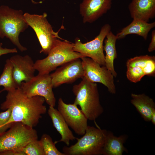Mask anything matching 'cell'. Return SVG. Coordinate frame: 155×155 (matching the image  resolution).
I'll use <instances>...</instances> for the list:
<instances>
[{
  "instance_id": "4fadbf2b",
  "label": "cell",
  "mask_w": 155,
  "mask_h": 155,
  "mask_svg": "<svg viewBox=\"0 0 155 155\" xmlns=\"http://www.w3.org/2000/svg\"><path fill=\"white\" fill-rule=\"evenodd\" d=\"M80 58L68 62L57 68L50 74L53 88L64 84L73 82L84 77V72Z\"/></svg>"
},
{
  "instance_id": "52a82bcc",
  "label": "cell",
  "mask_w": 155,
  "mask_h": 155,
  "mask_svg": "<svg viewBox=\"0 0 155 155\" xmlns=\"http://www.w3.org/2000/svg\"><path fill=\"white\" fill-rule=\"evenodd\" d=\"M24 19L35 32L41 47L40 53L48 55L55 45L58 38L63 39L55 32L47 19L46 12L42 15L32 14L26 13Z\"/></svg>"
},
{
  "instance_id": "7c38bea8",
  "label": "cell",
  "mask_w": 155,
  "mask_h": 155,
  "mask_svg": "<svg viewBox=\"0 0 155 155\" xmlns=\"http://www.w3.org/2000/svg\"><path fill=\"white\" fill-rule=\"evenodd\" d=\"M58 110L69 127L77 134L83 135L88 126V119L77 106L65 103L61 98L58 100Z\"/></svg>"
},
{
  "instance_id": "e0dca14e",
  "label": "cell",
  "mask_w": 155,
  "mask_h": 155,
  "mask_svg": "<svg viewBox=\"0 0 155 155\" xmlns=\"http://www.w3.org/2000/svg\"><path fill=\"white\" fill-rule=\"evenodd\" d=\"M48 114L51 118L53 125L60 133L61 138L60 140L56 141L55 144L63 142L67 146H69L70 141H73L76 139L72 132L69 127L63 116L54 107L49 106L48 111Z\"/></svg>"
},
{
  "instance_id": "9c48e42d",
  "label": "cell",
  "mask_w": 155,
  "mask_h": 155,
  "mask_svg": "<svg viewBox=\"0 0 155 155\" xmlns=\"http://www.w3.org/2000/svg\"><path fill=\"white\" fill-rule=\"evenodd\" d=\"M111 27L108 24L104 25L101 28L99 34L92 40L82 43L78 37L75 39L73 49L85 57H89L101 66L105 65V55L104 53V41Z\"/></svg>"
},
{
  "instance_id": "277c9868",
  "label": "cell",
  "mask_w": 155,
  "mask_h": 155,
  "mask_svg": "<svg viewBox=\"0 0 155 155\" xmlns=\"http://www.w3.org/2000/svg\"><path fill=\"white\" fill-rule=\"evenodd\" d=\"M29 26L26 22L22 10H15L6 5L0 7V32L1 38L6 37L21 52L27 50L20 43V34Z\"/></svg>"
},
{
  "instance_id": "83f0119b",
  "label": "cell",
  "mask_w": 155,
  "mask_h": 155,
  "mask_svg": "<svg viewBox=\"0 0 155 155\" xmlns=\"http://www.w3.org/2000/svg\"><path fill=\"white\" fill-rule=\"evenodd\" d=\"M1 155H25L23 151H9L5 152Z\"/></svg>"
},
{
  "instance_id": "ac0fdd59",
  "label": "cell",
  "mask_w": 155,
  "mask_h": 155,
  "mask_svg": "<svg viewBox=\"0 0 155 155\" xmlns=\"http://www.w3.org/2000/svg\"><path fill=\"white\" fill-rule=\"evenodd\" d=\"M131 97V103L144 120L150 122L152 115L155 111V103L153 99L144 94L132 93Z\"/></svg>"
},
{
  "instance_id": "4316f807",
  "label": "cell",
  "mask_w": 155,
  "mask_h": 155,
  "mask_svg": "<svg viewBox=\"0 0 155 155\" xmlns=\"http://www.w3.org/2000/svg\"><path fill=\"white\" fill-rule=\"evenodd\" d=\"M151 40L148 49V51L152 52L155 50V30H153L152 33Z\"/></svg>"
},
{
  "instance_id": "f546056e",
  "label": "cell",
  "mask_w": 155,
  "mask_h": 155,
  "mask_svg": "<svg viewBox=\"0 0 155 155\" xmlns=\"http://www.w3.org/2000/svg\"><path fill=\"white\" fill-rule=\"evenodd\" d=\"M1 38V34L0 32V38Z\"/></svg>"
},
{
  "instance_id": "5bb4252c",
  "label": "cell",
  "mask_w": 155,
  "mask_h": 155,
  "mask_svg": "<svg viewBox=\"0 0 155 155\" xmlns=\"http://www.w3.org/2000/svg\"><path fill=\"white\" fill-rule=\"evenodd\" d=\"M9 59L13 65V77L17 88L20 87L22 82H28L34 76V62L29 55H16Z\"/></svg>"
},
{
  "instance_id": "2e32d148",
  "label": "cell",
  "mask_w": 155,
  "mask_h": 155,
  "mask_svg": "<svg viewBox=\"0 0 155 155\" xmlns=\"http://www.w3.org/2000/svg\"><path fill=\"white\" fill-rule=\"evenodd\" d=\"M128 8L133 19L148 22L155 17V0H132Z\"/></svg>"
},
{
  "instance_id": "603a6c76",
  "label": "cell",
  "mask_w": 155,
  "mask_h": 155,
  "mask_svg": "<svg viewBox=\"0 0 155 155\" xmlns=\"http://www.w3.org/2000/svg\"><path fill=\"white\" fill-rule=\"evenodd\" d=\"M45 155H65L59 151L55 146L51 137L46 134H44L40 140Z\"/></svg>"
},
{
  "instance_id": "7a4b0ae2",
  "label": "cell",
  "mask_w": 155,
  "mask_h": 155,
  "mask_svg": "<svg viewBox=\"0 0 155 155\" xmlns=\"http://www.w3.org/2000/svg\"><path fill=\"white\" fill-rule=\"evenodd\" d=\"M77 84L74 85L73 92L75 96L74 104L79 105L88 120L95 121L104 112L101 105L97 85L85 77Z\"/></svg>"
},
{
  "instance_id": "5b68a950",
  "label": "cell",
  "mask_w": 155,
  "mask_h": 155,
  "mask_svg": "<svg viewBox=\"0 0 155 155\" xmlns=\"http://www.w3.org/2000/svg\"><path fill=\"white\" fill-rule=\"evenodd\" d=\"M60 39H58L55 45L46 58L38 59L34 62L35 68L38 73L49 74L59 66L84 57L73 50V43Z\"/></svg>"
},
{
  "instance_id": "484cf974",
  "label": "cell",
  "mask_w": 155,
  "mask_h": 155,
  "mask_svg": "<svg viewBox=\"0 0 155 155\" xmlns=\"http://www.w3.org/2000/svg\"><path fill=\"white\" fill-rule=\"evenodd\" d=\"M3 44L0 43V57L2 55L10 53H15L18 52L16 48L8 49L2 47Z\"/></svg>"
},
{
  "instance_id": "ba28073f",
  "label": "cell",
  "mask_w": 155,
  "mask_h": 155,
  "mask_svg": "<svg viewBox=\"0 0 155 155\" xmlns=\"http://www.w3.org/2000/svg\"><path fill=\"white\" fill-rule=\"evenodd\" d=\"M20 88L28 97L42 96L49 106H55L56 100L49 74L38 73L29 81L22 82Z\"/></svg>"
},
{
  "instance_id": "3957f363",
  "label": "cell",
  "mask_w": 155,
  "mask_h": 155,
  "mask_svg": "<svg viewBox=\"0 0 155 155\" xmlns=\"http://www.w3.org/2000/svg\"><path fill=\"white\" fill-rule=\"evenodd\" d=\"M108 131L99 127L88 125L85 133L77 142L62 149L65 155H102Z\"/></svg>"
},
{
  "instance_id": "8992f818",
  "label": "cell",
  "mask_w": 155,
  "mask_h": 155,
  "mask_svg": "<svg viewBox=\"0 0 155 155\" xmlns=\"http://www.w3.org/2000/svg\"><path fill=\"white\" fill-rule=\"evenodd\" d=\"M37 139L33 128L21 122L12 123L7 131L0 133V155L9 151H22L28 143Z\"/></svg>"
},
{
  "instance_id": "9a60e30c",
  "label": "cell",
  "mask_w": 155,
  "mask_h": 155,
  "mask_svg": "<svg viewBox=\"0 0 155 155\" xmlns=\"http://www.w3.org/2000/svg\"><path fill=\"white\" fill-rule=\"evenodd\" d=\"M112 0H83L80 12L84 23L94 22L111 8Z\"/></svg>"
},
{
  "instance_id": "d6986e66",
  "label": "cell",
  "mask_w": 155,
  "mask_h": 155,
  "mask_svg": "<svg viewBox=\"0 0 155 155\" xmlns=\"http://www.w3.org/2000/svg\"><path fill=\"white\" fill-rule=\"evenodd\" d=\"M155 26V22L149 23L138 19H133L129 25L123 28L116 35L117 40L124 38L130 34H135L146 40L150 30Z\"/></svg>"
},
{
  "instance_id": "7402d4cb",
  "label": "cell",
  "mask_w": 155,
  "mask_h": 155,
  "mask_svg": "<svg viewBox=\"0 0 155 155\" xmlns=\"http://www.w3.org/2000/svg\"><path fill=\"white\" fill-rule=\"evenodd\" d=\"M4 88L0 91V93L4 91H12L17 87L14 81L13 75V65L9 59H7L2 73L0 76V86Z\"/></svg>"
},
{
  "instance_id": "44dd1931",
  "label": "cell",
  "mask_w": 155,
  "mask_h": 155,
  "mask_svg": "<svg viewBox=\"0 0 155 155\" xmlns=\"http://www.w3.org/2000/svg\"><path fill=\"white\" fill-rule=\"evenodd\" d=\"M106 38L103 46L104 50L106 52L105 66L111 72L114 77H116L117 74L114 69V61L117 56L116 47L117 38L111 30L108 33Z\"/></svg>"
},
{
  "instance_id": "30bf717a",
  "label": "cell",
  "mask_w": 155,
  "mask_h": 155,
  "mask_svg": "<svg viewBox=\"0 0 155 155\" xmlns=\"http://www.w3.org/2000/svg\"><path fill=\"white\" fill-rule=\"evenodd\" d=\"M84 72V77L93 83H101L112 94L116 93L114 78L110 71L104 66H101L92 59L87 57L81 58Z\"/></svg>"
},
{
  "instance_id": "d4e9b609",
  "label": "cell",
  "mask_w": 155,
  "mask_h": 155,
  "mask_svg": "<svg viewBox=\"0 0 155 155\" xmlns=\"http://www.w3.org/2000/svg\"><path fill=\"white\" fill-rule=\"evenodd\" d=\"M11 114V109L10 108L0 113V133L4 132V127L9 120Z\"/></svg>"
},
{
  "instance_id": "cb8c5ba5",
  "label": "cell",
  "mask_w": 155,
  "mask_h": 155,
  "mask_svg": "<svg viewBox=\"0 0 155 155\" xmlns=\"http://www.w3.org/2000/svg\"><path fill=\"white\" fill-rule=\"evenodd\" d=\"M22 151L25 155H45L41 143L38 139L28 143Z\"/></svg>"
},
{
  "instance_id": "f1b7e54d",
  "label": "cell",
  "mask_w": 155,
  "mask_h": 155,
  "mask_svg": "<svg viewBox=\"0 0 155 155\" xmlns=\"http://www.w3.org/2000/svg\"><path fill=\"white\" fill-rule=\"evenodd\" d=\"M150 121L154 125H155V111L152 113L151 118Z\"/></svg>"
},
{
  "instance_id": "ffe728a7",
  "label": "cell",
  "mask_w": 155,
  "mask_h": 155,
  "mask_svg": "<svg viewBox=\"0 0 155 155\" xmlns=\"http://www.w3.org/2000/svg\"><path fill=\"white\" fill-rule=\"evenodd\" d=\"M128 137L125 134L117 137L111 131H108L102 155H122L124 152H127L124 144Z\"/></svg>"
},
{
  "instance_id": "8fae6325",
  "label": "cell",
  "mask_w": 155,
  "mask_h": 155,
  "mask_svg": "<svg viewBox=\"0 0 155 155\" xmlns=\"http://www.w3.org/2000/svg\"><path fill=\"white\" fill-rule=\"evenodd\" d=\"M126 76L131 82L140 81L145 75L154 76L155 57L148 55L136 56L127 60L126 62Z\"/></svg>"
},
{
  "instance_id": "6da1fadb",
  "label": "cell",
  "mask_w": 155,
  "mask_h": 155,
  "mask_svg": "<svg viewBox=\"0 0 155 155\" xmlns=\"http://www.w3.org/2000/svg\"><path fill=\"white\" fill-rule=\"evenodd\" d=\"M45 102L42 96L28 97L20 87L7 92L5 100L1 104L0 108L3 110L11 108V114L4 131L14 122H21L32 128L36 126L42 115L46 112Z\"/></svg>"
}]
</instances>
